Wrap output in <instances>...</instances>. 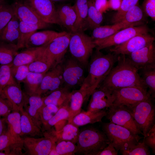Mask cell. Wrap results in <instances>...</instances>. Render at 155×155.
Wrapping results in <instances>:
<instances>
[{"mask_svg":"<svg viewBox=\"0 0 155 155\" xmlns=\"http://www.w3.org/2000/svg\"><path fill=\"white\" fill-rule=\"evenodd\" d=\"M5 118L7 130L13 136L21 138L20 111H12L5 117Z\"/></svg>","mask_w":155,"mask_h":155,"instance_id":"36","label":"cell"},{"mask_svg":"<svg viewBox=\"0 0 155 155\" xmlns=\"http://www.w3.org/2000/svg\"><path fill=\"white\" fill-rule=\"evenodd\" d=\"M106 114V111L104 109L95 113L88 111L80 112L74 117L71 123L78 127L101 122L102 119Z\"/></svg>","mask_w":155,"mask_h":155,"instance_id":"31","label":"cell"},{"mask_svg":"<svg viewBox=\"0 0 155 155\" xmlns=\"http://www.w3.org/2000/svg\"><path fill=\"white\" fill-rule=\"evenodd\" d=\"M139 0H122L121 5L117 11L113 16L112 22L116 24L121 22L126 12L136 5Z\"/></svg>","mask_w":155,"mask_h":155,"instance_id":"42","label":"cell"},{"mask_svg":"<svg viewBox=\"0 0 155 155\" xmlns=\"http://www.w3.org/2000/svg\"><path fill=\"white\" fill-rule=\"evenodd\" d=\"M12 111L11 105L5 98L0 96V117H6Z\"/></svg>","mask_w":155,"mask_h":155,"instance_id":"50","label":"cell"},{"mask_svg":"<svg viewBox=\"0 0 155 155\" xmlns=\"http://www.w3.org/2000/svg\"><path fill=\"white\" fill-rule=\"evenodd\" d=\"M69 105L64 106L60 108L55 115L49 121L44 129L48 131L51 127L55 126L60 121L68 120L70 116Z\"/></svg>","mask_w":155,"mask_h":155,"instance_id":"41","label":"cell"},{"mask_svg":"<svg viewBox=\"0 0 155 155\" xmlns=\"http://www.w3.org/2000/svg\"><path fill=\"white\" fill-rule=\"evenodd\" d=\"M110 143L105 134L93 127L79 132L75 154L96 155Z\"/></svg>","mask_w":155,"mask_h":155,"instance_id":"3","label":"cell"},{"mask_svg":"<svg viewBox=\"0 0 155 155\" xmlns=\"http://www.w3.org/2000/svg\"><path fill=\"white\" fill-rule=\"evenodd\" d=\"M7 129V125L5 117H0V135Z\"/></svg>","mask_w":155,"mask_h":155,"instance_id":"55","label":"cell"},{"mask_svg":"<svg viewBox=\"0 0 155 155\" xmlns=\"http://www.w3.org/2000/svg\"><path fill=\"white\" fill-rule=\"evenodd\" d=\"M47 131L48 132H45L46 135L53 138L56 142L69 141L75 144L77 143L80 132L78 127L69 123L58 131L50 130Z\"/></svg>","mask_w":155,"mask_h":155,"instance_id":"21","label":"cell"},{"mask_svg":"<svg viewBox=\"0 0 155 155\" xmlns=\"http://www.w3.org/2000/svg\"><path fill=\"white\" fill-rule=\"evenodd\" d=\"M53 2H58V1H65L66 0H51Z\"/></svg>","mask_w":155,"mask_h":155,"instance_id":"58","label":"cell"},{"mask_svg":"<svg viewBox=\"0 0 155 155\" xmlns=\"http://www.w3.org/2000/svg\"><path fill=\"white\" fill-rule=\"evenodd\" d=\"M71 33L64 34L54 39L46 47L48 55L52 61L53 67L61 63L69 47Z\"/></svg>","mask_w":155,"mask_h":155,"instance_id":"16","label":"cell"},{"mask_svg":"<svg viewBox=\"0 0 155 155\" xmlns=\"http://www.w3.org/2000/svg\"><path fill=\"white\" fill-rule=\"evenodd\" d=\"M63 86L70 89L83 84L85 77L84 67L72 56L62 63Z\"/></svg>","mask_w":155,"mask_h":155,"instance_id":"9","label":"cell"},{"mask_svg":"<svg viewBox=\"0 0 155 155\" xmlns=\"http://www.w3.org/2000/svg\"><path fill=\"white\" fill-rule=\"evenodd\" d=\"M127 58L138 70L155 67L154 42L128 55Z\"/></svg>","mask_w":155,"mask_h":155,"instance_id":"17","label":"cell"},{"mask_svg":"<svg viewBox=\"0 0 155 155\" xmlns=\"http://www.w3.org/2000/svg\"><path fill=\"white\" fill-rule=\"evenodd\" d=\"M123 155H149L150 152L149 147L143 142L128 144L120 150Z\"/></svg>","mask_w":155,"mask_h":155,"instance_id":"39","label":"cell"},{"mask_svg":"<svg viewBox=\"0 0 155 155\" xmlns=\"http://www.w3.org/2000/svg\"><path fill=\"white\" fill-rule=\"evenodd\" d=\"M155 38L148 33L136 35L121 44L114 46L110 51L117 55H128L154 42Z\"/></svg>","mask_w":155,"mask_h":155,"instance_id":"11","label":"cell"},{"mask_svg":"<svg viewBox=\"0 0 155 155\" xmlns=\"http://www.w3.org/2000/svg\"><path fill=\"white\" fill-rule=\"evenodd\" d=\"M58 18L61 26H63L70 32H73L76 19L73 7L69 4H63L57 8Z\"/></svg>","mask_w":155,"mask_h":155,"instance_id":"26","label":"cell"},{"mask_svg":"<svg viewBox=\"0 0 155 155\" xmlns=\"http://www.w3.org/2000/svg\"><path fill=\"white\" fill-rule=\"evenodd\" d=\"M28 66L30 72L41 73H46L53 67V63L48 55L46 48L44 54L28 64Z\"/></svg>","mask_w":155,"mask_h":155,"instance_id":"34","label":"cell"},{"mask_svg":"<svg viewBox=\"0 0 155 155\" xmlns=\"http://www.w3.org/2000/svg\"><path fill=\"white\" fill-rule=\"evenodd\" d=\"M71 92L64 86L42 97L43 105L53 104L59 108L69 105Z\"/></svg>","mask_w":155,"mask_h":155,"instance_id":"24","label":"cell"},{"mask_svg":"<svg viewBox=\"0 0 155 155\" xmlns=\"http://www.w3.org/2000/svg\"><path fill=\"white\" fill-rule=\"evenodd\" d=\"M5 3L4 0H0V6Z\"/></svg>","mask_w":155,"mask_h":155,"instance_id":"57","label":"cell"},{"mask_svg":"<svg viewBox=\"0 0 155 155\" xmlns=\"http://www.w3.org/2000/svg\"><path fill=\"white\" fill-rule=\"evenodd\" d=\"M60 108L53 104L43 105L40 112V116L43 130L49 121L55 115Z\"/></svg>","mask_w":155,"mask_h":155,"instance_id":"44","label":"cell"},{"mask_svg":"<svg viewBox=\"0 0 155 155\" xmlns=\"http://www.w3.org/2000/svg\"><path fill=\"white\" fill-rule=\"evenodd\" d=\"M2 96L10 103L12 111L24 109L26 104L27 95L21 89L20 84H16L6 87L3 90Z\"/></svg>","mask_w":155,"mask_h":155,"instance_id":"19","label":"cell"},{"mask_svg":"<svg viewBox=\"0 0 155 155\" xmlns=\"http://www.w3.org/2000/svg\"><path fill=\"white\" fill-rule=\"evenodd\" d=\"M136 25L122 20L112 25L100 26L93 30L91 37L94 40L103 39L113 35L121 30Z\"/></svg>","mask_w":155,"mask_h":155,"instance_id":"28","label":"cell"},{"mask_svg":"<svg viewBox=\"0 0 155 155\" xmlns=\"http://www.w3.org/2000/svg\"><path fill=\"white\" fill-rule=\"evenodd\" d=\"M47 45L38 47L26 48L16 55L11 63L12 66H17L32 63L44 54Z\"/></svg>","mask_w":155,"mask_h":155,"instance_id":"22","label":"cell"},{"mask_svg":"<svg viewBox=\"0 0 155 155\" xmlns=\"http://www.w3.org/2000/svg\"><path fill=\"white\" fill-rule=\"evenodd\" d=\"M21 136L34 137L43 135V131L34 122L26 111L23 109L20 111Z\"/></svg>","mask_w":155,"mask_h":155,"instance_id":"27","label":"cell"},{"mask_svg":"<svg viewBox=\"0 0 155 155\" xmlns=\"http://www.w3.org/2000/svg\"><path fill=\"white\" fill-rule=\"evenodd\" d=\"M56 149L59 155H75L77 146L71 142L62 141L57 143Z\"/></svg>","mask_w":155,"mask_h":155,"instance_id":"47","label":"cell"},{"mask_svg":"<svg viewBox=\"0 0 155 155\" xmlns=\"http://www.w3.org/2000/svg\"><path fill=\"white\" fill-rule=\"evenodd\" d=\"M90 96L87 89L83 85L79 89L71 92L69 103L70 115L68 123H71L74 117L81 112L84 102Z\"/></svg>","mask_w":155,"mask_h":155,"instance_id":"20","label":"cell"},{"mask_svg":"<svg viewBox=\"0 0 155 155\" xmlns=\"http://www.w3.org/2000/svg\"><path fill=\"white\" fill-rule=\"evenodd\" d=\"M88 5L85 29L88 28L93 30L100 26L103 20L102 13L96 9L93 0H88Z\"/></svg>","mask_w":155,"mask_h":155,"instance_id":"33","label":"cell"},{"mask_svg":"<svg viewBox=\"0 0 155 155\" xmlns=\"http://www.w3.org/2000/svg\"><path fill=\"white\" fill-rule=\"evenodd\" d=\"M22 142V137L19 138L13 136L7 129L0 135V151L8 149Z\"/></svg>","mask_w":155,"mask_h":155,"instance_id":"46","label":"cell"},{"mask_svg":"<svg viewBox=\"0 0 155 155\" xmlns=\"http://www.w3.org/2000/svg\"><path fill=\"white\" fill-rule=\"evenodd\" d=\"M118 151L110 142L108 146L97 153L96 155H117Z\"/></svg>","mask_w":155,"mask_h":155,"instance_id":"52","label":"cell"},{"mask_svg":"<svg viewBox=\"0 0 155 155\" xmlns=\"http://www.w3.org/2000/svg\"><path fill=\"white\" fill-rule=\"evenodd\" d=\"M102 128L110 142L117 151L128 144L138 142L142 138L139 134L111 122L103 124Z\"/></svg>","mask_w":155,"mask_h":155,"instance_id":"6","label":"cell"},{"mask_svg":"<svg viewBox=\"0 0 155 155\" xmlns=\"http://www.w3.org/2000/svg\"><path fill=\"white\" fill-rule=\"evenodd\" d=\"M139 70L140 71V75L144 84L149 89L148 92L154 99L155 97V67Z\"/></svg>","mask_w":155,"mask_h":155,"instance_id":"38","label":"cell"},{"mask_svg":"<svg viewBox=\"0 0 155 155\" xmlns=\"http://www.w3.org/2000/svg\"><path fill=\"white\" fill-rule=\"evenodd\" d=\"M149 29L146 25L129 27L121 30L105 38L94 40L96 50L103 49L122 44L138 34L148 33Z\"/></svg>","mask_w":155,"mask_h":155,"instance_id":"7","label":"cell"},{"mask_svg":"<svg viewBox=\"0 0 155 155\" xmlns=\"http://www.w3.org/2000/svg\"><path fill=\"white\" fill-rule=\"evenodd\" d=\"M122 0H108V7L114 10H118L120 8Z\"/></svg>","mask_w":155,"mask_h":155,"instance_id":"54","label":"cell"},{"mask_svg":"<svg viewBox=\"0 0 155 155\" xmlns=\"http://www.w3.org/2000/svg\"><path fill=\"white\" fill-rule=\"evenodd\" d=\"M66 32H59L50 30L36 31L30 36L25 48L38 47L48 44L54 39L63 35Z\"/></svg>","mask_w":155,"mask_h":155,"instance_id":"23","label":"cell"},{"mask_svg":"<svg viewBox=\"0 0 155 155\" xmlns=\"http://www.w3.org/2000/svg\"><path fill=\"white\" fill-rule=\"evenodd\" d=\"M150 98L130 106H126L130 111L144 138L155 124V108L153 100Z\"/></svg>","mask_w":155,"mask_h":155,"instance_id":"5","label":"cell"},{"mask_svg":"<svg viewBox=\"0 0 155 155\" xmlns=\"http://www.w3.org/2000/svg\"><path fill=\"white\" fill-rule=\"evenodd\" d=\"M45 73L29 72L23 82L25 93L27 95L36 94Z\"/></svg>","mask_w":155,"mask_h":155,"instance_id":"35","label":"cell"},{"mask_svg":"<svg viewBox=\"0 0 155 155\" xmlns=\"http://www.w3.org/2000/svg\"><path fill=\"white\" fill-rule=\"evenodd\" d=\"M108 108L105 116L111 122L124 127L134 134L143 135L127 107L122 105H113Z\"/></svg>","mask_w":155,"mask_h":155,"instance_id":"10","label":"cell"},{"mask_svg":"<svg viewBox=\"0 0 155 155\" xmlns=\"http://www.w3.org/2000/svg\"><path fill=\"white\" fill-rule=\"evenodd\" d=\"M88 0H75L73 6L75 12L76 19L72 32L83 31L85 29L88 8Z\"/></svg>","mask_w":155,"mask_h":155,"instance_id":"30","label":"cell"},{"mask_svg":"<svg viewBox=\"0 0 155 155\" xmlns=\"http://www.w3.org/2000/svg\"><path fill=\"white\" fill-rule=\"evenodd\" d=\"M143 11L153 21L155 20V0H144Z\"/></svg>","mask_w":155,"mask_h":155,"instance_id":"49","label":"cell"},{"mask_svg":"<svg viewBox=\"0 0 155 155\" xmlns=\"http://www.w3.org/2000/svg\"><path fill=\"white\" fill-rule=\"evenodd\" d=\"M143 17V10L137 4L126 12L122 20L130 24L136 25L142 20Z\"/></svg>","mask_w":155,"mask_h":155,"instance_id":"43","label":"cell"},{"mask_svg":"<svg viewBox=\"0 0 155 155\" xmlns=\"http://www.w3.org/2000/svg\"><path fill=\"white\" fill-rule=\"evenodd\" d=\"M146 144L152 150V152H155V124H154L148 133L147 136L144 138Z\"/></svg>","mask_w":155,"mask_h":155,"instance_id":"51","label":"cell"},{"mask_svg":"<svg viewBox=\"0 0 155 155\" xmlns=\"http://www.w3.org/2000/svg\"><path fill=\"white\" fill-rule=\"evenodd\" d=\"M90 96L87 111L92 113L111 107L115 99L112 91L101 86L96 88Z\"/></svg>","mask_w":155,"mask_h":155,"instance_id":"15","label":"cell"},{"mask_svg":"<svg viewBox=\"0 0 155 155\" xmlns=\"http://www.w3.org/2000/svg\"><path fill=\"white\" fill-rule=\"evenodd\" d=\"M112 91L115 98L113 105L130 106L143 100L152 98L147 89L140 87H125Z\"/></svg>","mask_w":155,"mask_h":155,"instance_id":"8","label":"cell"},{"mask_svg":"<svg viewBox=\"0 0 155 155\" xmlns=\"http://www.w3.org/2000/svg\"><path fill=\"white\" fill-rule=\"evenodd\" d=\"M94 5L96 9L102 13L105 12L108 7V0H94Z\"/></svg>","mask_w":155,"mask_h":155,"instance_id":"53","label":"cell"},{"mask_svg":"<svg viewBox=\"0 0 155 155\" xmlns=\"http://www.w3.org/2000/svg\"><path fill=\"white\" fill-rule=\"evenodd\" d=\"M12 5L6 3L0 6V32L14 15Z\"/></svg>","mask_w":155,"mask_h":155,"instance_id":"45","label":"cell"},{"mask_svg":"<svg viewBox=\"0 0 155 155\" xmlns=\"http://www.w3.org/2000/svg\"><path fill=\"white\" fill-rule=\"evenodd\" d=\"M114 53L106 55L96 50L89 64L88 74L82 84L91 95L106 78L117 62L118 56Z\"/></svg>","mask_w":155,"mask_h":155,"instance_id":"2","label":"cell"},{"mask_svg":"<svg viewBox=\"0 0 155 155\" xmlns=\"http://www.w3.org/2000/svg\"><path fill=\"white\" fill-rule=\"evenodd\" d=\"M11 67V63L0 65V96L6 87L18 84L12 75Z\"/></svg>","mask_w":155,"mask_h":155,"instance_id":"40","label":"cell"},{"mask_svg":"<svg viewBox=\"0 0 155 155\" xmlns=\"http://www.w3.org/2000/svg\"><path fill=\"white\" fill-rule=\"evenodd\" d=\"M117 65L113 67L99 86L113 90L121 88L137 86L148 89L138 70L125 55H118Z\"/></svg>","mask_w":155,"mask_h":155,"instance_id":"1","label":"cell"},{"mask_svg":"<svg viewBox=\"0 0 155 155\" xmlns=\"http://www.w3.org/2000/svg\"><path fill=\"white\" fill-rule=\"evenodd\" d=\"M62 63L51 68L45 74L36 94L40 96L46 93L48 94L63 86Z\"/></svg>","mask_w":155,"mask_h":155,"instance_id":"12","label":"cell"},{"mask_svg":"<svg viewBox=\"0 0 155 155\" xmlns=\"http://www.w3.org/2000/svg\"><path fill=\"white\" fill-rule=\"evenodd\" d=\"M15 15L20 21L37 24L44 28L49 26V24L43 21L32 9L24 1H17L12 5Z\"/></svg>","mask_w":155,"mask_h":155,"instance_id":"18","label":"cell"},{"mask_svg":"<svg viewBox=\"0 0 155 155\" xmlns=\"http://www.w3.org/2000/svg\"><path fill=\"white\" fill-rule=\"evenodd\" d=\"M20 21L14 15L0 32V42L17 45L19 39Z\"/></svg>","mask_w":155,"mask_h":155,"instance_id":"25","label":"cell"},{"mask_svg":"<svg viewBox=\"0 0 155 155\" xmlns=\"http://www.w3.org/2000/svg\"><path fill=\"white\" fill-rule=\"evenodd\" d=\"M11 71L13 78L19 84L23 82L30 72L28 64L17 66L11 65Z\"/></svg>","mask_w":155,"mask_h":155,"instance_id":"48","label":"cell"},{"mask_svg":"<svg viewBox=\"0 0 155 155\" xmlns=\"http://www.w3.org/2000/svg\"><path fill=\"white\" fill-rule=\"evenodd\" d=\"M26 103L29 104V106L26 111L36 124L43 131L40 116V110L43 105L42 97L36 94L30 96L27 95Z\"/></svg>","mask_w":155,"mask_h":155,"instance_id":"29","label":"cell"},{"mask_svg":"<svg viewBox=\"0 0 155 155\" xmlns=\"http://www.w3.org/2000/svg\"><path fill=\"white\" fill-rule=\"evenodd\" d=\"M71 33L69 48L71 56L84 67H86L96 47L94 40L82 31Z\"/></svg>","mask_w":155,"mask_h":155,"instance_id":"4","label":"cell"},{"mask_svg":"<svg viewBox=\"0 0 155 155\" xmlns=\"http://www.w3.org/2000/svg\"><path fill=\"white\" fill-rule=\"evenodd\" d=\"M20 34L17 44L18 49L25 48L26 44L31 35L38 30L44 28L41 26L20 21Z\"/></svg>","mask_w":155,"mask_h":155,"instance_id":"32","label":"cell"},{"mask_svg":"<svg viewBox=\"0 0 155 155\" xmlns=\"http://www.w3.org/2000/svg\"><path fill=\"white\" fill-rule=\"evenodd\" d=\"M22 139L25 154L29 155H49L56 143L53 139L47 136L40 138L25 136Z\"/></svg>","mask_w":155,"mask_h":155,"instance_id":"14","label":"cell"},{"mask_svg":"<svg viewBox=\"0 0 155 155\" xmlns=\"http://www.w3.org/2000/svg\"><path fill=\"white\" fill-rule=\"evenodd\" d=\"M18 50L17 45L0 42V64H11Z\"/></svg>","mask_w":155,"mask_h":155,"instance_id":"37","label":"cell"},{"mask_svg":"<svg viewBox=\"0 0 155 155\" xmlns=\"http://www.w3.org/2000/svg\"><path fill=\"white\" fill-rule=\"evenodd\" d=\"M56 143L52 146L49 155H59L57 153L56 149Z\"/></svg>","mask_w":155,"mask_h":155,"instance_id":"56","label":"cell"},{"mask_svg":"<svg viewBox=\"0 0 155 155\" xmlns=\"http://www.w3.org/2000/svg\"><path fill=\"white\" fill-rule=\"evenodd\" d=\"M38 16L44 22L49 24H54L61 26L57 8L51 0H24Z\"/></svg>","mask_w":155,"mask_h":155,"instance_id":"13","label":"cell"}]
</instances>
